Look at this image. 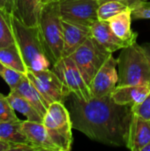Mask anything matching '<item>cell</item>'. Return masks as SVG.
<instances>
[{
	"label": "cell",
	"mask_w": 150,
	"mask_h": 151,
	"mask_svg": "<svg viewBox=\"0 0 150 151\" xmlns=\"http://www.w3.org/2000/svg\"><path fill=\"white\" fill-rule=\"evenodd\" d=\"M37 26L51 65L63 58L64 31L59 1L41 5Z\"/></svg>",
	"instance_id": "obj_3"
},
{
	"label": "cell",
	"mask_w": 150,
	"mask_h": 151,
	"mask_svg": "<svg viewBox=\"0 0 150 151\" xmlns=\"http://www.w3.org/2000/svg\"><path fill=\"white\" fill-rule=\"evenodd\" d=\"M64 31L63 58L71 56L88 37L91 36L90 27L62 19Z\"/></svg>",
	"instance_id": "obj_12"
},
{
	"label": "cell",
	"mask_w": 150,
	"mask_h": 151,
	"mask_svg": "<svg viewBox=\"0 0 150 151\" xmlns=\"http://www.w3.org/2000/svg\"><path fill=\"white\" fill-rule=\"evenodd\" d=\"M40 0H16L13 15L28 26H37L41 8Z\"/></svg>",
	"instance_id": "obj_18"
},
{
	"label": "cell",
	"mask_w": 150,
	"mask_h": 151,
	"mask_svg": "<svg viewBox=\"0 0 150 151\" xmlns=\"http://www.w3.org/2000/svg\"><path fill=\"white\" fill-rule=\"evenodd\" d=\"M149 93L150 84L117 86L111 94V97L118 104L132 107L141 104Z\"/></svg>",
	"instance_id": "obj_15"
},
{
	"label": "cell",
	"mask_w": 150,
	"mask_h": 151,
	"mask_svg": "<svg viewBox=\"0 0 150 151\" xmlns=\"http://www.w3.org/2000/svg\"><path fill=\"white\" fill-rule=\"evenodd\" d=\"M70 115L72 128L90 140L113 147L126 145L133 118L132 107L116 104L111 95L88 101L72 95Z\"/></svg>",
	"instance_id": "obj_1"
},
{
	"label": "cell",
	"mask_w": 150,
	"mask_h": 151,
	"mask_svg": "<svg viewBox=\"0 0 150 151\" xmlns=\"http://www.w3.org/2000/svg\"><path fill=\"white\" fill-rule=\"evenodd\" d=\"M133 19H150V2H141L132 8Z\"/></svg>",
	"instance_id": "obj_27"
},
{
	"label": "cell",
	"mask_w": 150,
	"mask_h": 151,
	"mask_svg": "<svg viewBox=\"0 0 150 151\" xmlns=\"http://www.w3.org/2000/svg\"><path fill=\"white\" fill-rule=\"evenodd\" d=\"M26 76L39 91L49 105L55 102L64 103L68 96L72 95L61 79L52 69L41 71L28 69L26 73Z\"/></svg>",
	"instance_id": "obj_7"
},
{
	"label": "cell",
	"mask_w": 150,
	"mask_h": 151,
	"mask_svg": "<svg viewBox=\"0 0 150 151\" xmlns=\"http://www.w3.org/2000/svg\"><path fill=\"white\" fill-rule=\"evenodd\" d=\"M11 23L16 44L27 70L50 69L51 62L43 46L38 26H28L11 14Z\"/></svg>",
	"instance_id": "obj_2"
},
{
	"label": "cell",
	"mask_w": 150,
	"mask_h": 151,
	"mask_svg": "<svg viewBox=\"0 0 150 151\" xmlns=\"http://www.w3.org/2000/svg\"><path fill=\"white\" fill-rule=\"evenodd\" d=\"M0 151H11V142L0 139Z\"/></svg>",
	"instance_id": "obj_30"
},
{
	"label": "cell",
	"mask_w": 150,
	"mask_h": 151,
	"mask_svg": "<svg viewBox=\"0 0 150 151\" xmlns=\"http://www.w3.org/2000/svg\"><path fill=\"white\" fill-rule=\"evenodd\" d=\"M7 98L12 108L22 115H24L27 120L42 123L43 118L40 115L34 106L26 98L13 92H10L7 96Z\"/></svg>",
	"instance_id": "obj_19"
},
{
	"label": "cell",
	"mask_w": 150,
	"mask_h": 151,
	"mask_svg": "<svg viewBox=\"0 0 150 151\" xmlns=\"http://www.w3.org/2000/svg\"><path fill=\"white\" fill-rule=\"evenodd\" d=\"M43 125L59 151H69L72 144V123L70 111L64 103L55 102L50 104L43 117Z\"/></svg>",
	"instance_id": "obj_5"
},
{
	"label": "cell",
	"mask_w": 150,
	"mask_h": 151,
	"mask_svg": "<svg viewBox=\"0 0 150 151\" xmlns=\"http://www.w3.org/2000/svg\"><path fill=\"white\" fill-rule=\"evenodd\" d=\"M141 47H142V50H143L144 53L146 54L147 58H149L150 62V43L143 44V45H141Z\"/></svg>",
	"instance_id": "obj_32"
},
{
	"label": "cell",
	"mask_w": 150,
	"mask_h": 151,
	"mask_svg": "<svg viewBox=\"0 0 150 151\" xmlns=\"http://www.w3.org/2000/svg\"><path fill=\"white\" fill-rule=\"evenodd\" d=\"M26 74L16 71L0 62V76L9 86L10 90L13 89L24 78Z\"/></svg>",
	"instance_id": "obj_24"
},
{
	"label": "cell",
	"mask_w": 150,
	"mask_h": 151,
	"mask_svg": "<svg viewBox=\"0 0 150 151\" xmlns=\"http://www.w3.org/2000/svg\"><path fill=\"white\" fill-rule=\"evenodd\" d=\"M52 70L61 79L70 93L78 99L88 101L93 98L89 86L70 56L64 57L58 60L52 65Z\"/></svg>",
	"instance_id": "obj_8"
},
{
	"label": "cell",
	"mask_w": 150,
	"mask_h": 151,
	"mask_svg": "<svg viewBox=\"0 0 150 151\" xmlns=\"http://www.w3.org/2000/svg\"><path fill=\"white\" fill-rule=\"evenodd\" d=\"M118 59L111 54L95 75L89 88L93 97L101 98L112 94L118 81Z\"/></svg>",
	"instance_id": "obj_10"
},
{
	"label": "cell",
	"mask_w": 150,
	"mask_h": 151,
	"mask_svg": "<svg viewBox=\"0 0 150 151\" xmlns=\"http://www.w3.org/2000/svg\"><path fill=\"white\" fill-rule=\"evenodd\" d=\"M19 118L15 114V110L10 104L7 96L0 93V122L17 120Z\"/></svg>",
	"instance_id": "obj_25"
},
{
	"label": "cell",
	"mask_w": 150,
	"mask_h": 151,
	"mask_svg": "<svg viewBox=\"0 0 150 151\" xmlns=\"http://www.w3.org/2000/svg\"><path fill=\"white\" fill-rule=\"evenodd\" d=\"M150 142V121L133 114L126 147L132 151H141Z\"/></svg>",
	"instance_id": "obj_14"
},
{
	"label": "cell",
	"mask_w": 150,
	"mask_h": 151,
	"mask_svg": "<svg viewBox=\"0 0 150 151\" xmlns=\"http://www.w3.org/2000/svg\"><path fill=\"white\" fill-rule=\"evenodd\" d=\"M11 14L5 8L0 7V48L16 43L11 23Z\"/></svg>",
	"instance_id": "obj_22"
},
{
	"label": "cell",
	"mask_w": 150,
	"mask_h": 151,
	"mask_svg": "<svg viewBox=\"0 0 150 151\" xmlns=\"http://www.w3.org/2000/svg\"><path fill=\"white\" fill-rule=\"evenodd\" d=\"M141 151H150V142L148 143V144H146V145L142 148Z\"/></svg>",
	"instance_id": "obj_34"
},
{
	"label": "cell",
	"mask_w": 150,
	"mask_h": 151,
	"mask_svg": "<svg viewBox=\"0 0 150 151\" xmlns=\"http://www.w3.org/2000/svg\"><path fill=\"white\" fill-rule=\"evenodd\" d=\"M132 19V9L129 7L108 20L113 33L129 44L137 42L138 36V34L133 32L131 28Z\"/></svg>",
	"instance_id": "obj_16"
},
{
	"label": "cell",
	"mask_w": 150,
	"mask_h": 151,
	"mask_svg": "<svg viewBox=\"0 0 150 151\" xmlns=\"http://www.w3.org/2000/svg\"><path fill=\"white\" fill-rule=\"evenodd\" d=\"M0 7L2 8L6 7V0H0Z\"/></svg>",
	"instance_id": "obj_35"
},
{
	"label": "cell",
	"mask_w": 150,
	"mask_h": 151,
	"mask_svg": "<svg viewBox=\"0 0 150 151\" xmlns=\"http://www.w3.org/2000/svg\"><path fill=\"white\" fill-rule=\"evenodd\" d=\"M22 123L23 120L19 119L8 122H0V139L9 142H28L22 129Z\"/></svg>",
	"instance_id": "obj_21"
},
{
	"label": "cell",
	"mask_w": 150,
	"mask_h": 151,
	"mask_svg": "<svg viewBox=\"0 0 150 151\" xmlns=\"http://www.w3.org/2000/svg\"><path fill=\"white\" fill-rule=\"evenodd\" d=\"M0 62L22 73L26 74L27 72V67L16 43L0 48Z\"/></svg>",
	"instance_id": "obj_20"
},
{
	"label": "cell",
	"mask_w": 150,
	"mask_h": 151,
	"mask_svg": "<svg viewBox=\"0 0 150 151\" xmlns=\"http://www.w3.org/2000/svg\"><path fill=\"white\" fill-rule=\"evenodd\" d=\"M10 92L18 94L29 101L42 118L46 114L47 110L50 106L49 104L45 101V99L42 96V95L26 75L13 89L10 90Z\"/></svg>",
	"instance_id": "obj_17"
},
{
	"label": "cell",
	"mask_w": 150,
	"mask_h": 151,
	"mask_svg": "<svg viewBox=\"0 0 150 151\" xmlns=\"http://www.w3.org/2000/svg\"><path fill=\"white\" fill-rule=\"evenodd\" d=\"M90 29L91 35L111 53L131 45L113 33L108 21L97 19L91 25Z\"/></svg>",
	"instance_id": "obj_13"
},
{
	"label": "cell",
	"mask_w": 150,
	"mask_h": 151,
	"mask_svg": "<svg viewBox=\"0 0 150 151\" xmlns=\"http://www.w3.org/2000/svg\"><path fill=\"white\" fill-rule=\"evenodd\" d=\"M100 4L105 2V1H108V0H98ZM114 1H118V2H120V3H123L125 4H126L127 6H129L131 9L134 6H136L137 4H141V2H144V1H147V0H114Z\"/></svg>",
	"instance_id": "obj_29"
},
{
	"label": "cell",
	"mask_w": 150,
	"mask_h": 151,
	"mask_svg": "<svg viewBox=\"0 0 150 151\" xmlns=\"http://www.w3.org/2000/svg\"><path fill=\"white\" fill-rule=\"evenodd\" d=\"M15 2H16V0H6V7H5V9L11 13H13V12H14Z\"/></svg>",
	"instance_id": "obj_31"
},
{
	"label": "cell",
	"mask_w": 150,
	"mask_h": 151,
	"mask_svg": "<svg viewBox=\"0 0 150 151\" xmlns=\"http://www.w3.org/2000/svg\"><path fill=\"white\" fill-rule=\"evenodd\" d=\"M127 8H129V6L123 3L114 0H108L100 4L97 10V18L99 20L108 21L110 19Z\"/></svg>",
	"instance_id": "obj_23"
},
{
	"label": "cell",
	"mask_w": 150,
	"mask_h": 151,
	"mask_svg": "<svg viewBox=\"0 0 150 151\" xmlns=\"http://www.w3.org/2000/svg\"><path fill=\"white\" fill-rule=\"evenodd\" d=\"M132 111L137 117L150 121V93L141 104L132 106Z\"/></svg>",
	"instance_id": "obj_26"
},
{
	"label": "cell",
	"mask_w": 150,
	"mask_h": 151,
	"mask_svg": "<svg viewBox=\"0 0 150 151\" xmlns=\"http://www.w3.org/2000/svg\"><path fill=\"white\" fill-rule=\"evenodd\" d=\"M118 67V86L150 84V62L137 42L121 50Z\"/></svg>",
	"instance_id": "obj_4"
},
{
	"label": "cell",
	"mask_w": 150,
	"mask_h": 151,
	"mask_svg": "<svg viewBox=\"0 0 150 151\" xmlns=\"http://www.w3.org/2000/svg\"><path fill=\"white\" fill-rule=\"evenodd\" d=\"M111 54L91 35L70 57L90 86L95 75Z\"/></svg>",
	"instance_id": "obj_6"
},
{
	"label": "cell",
	"mask_w": 150,
	"mask_h": 151,
	"mask_svg": "<svg viewBox=\"0 0 150 151\" xmlns=\"http://www.w3.org/2000/svg\"><path fill=\"white\" fill-rule=\"evenodd\" d=\"M11 150L37 151V150L28 142H11Z\"/></svg>",
	"instance_id": "obj_28"
},
{
	"label": "cell",
	"mask_w": 150,
	"mask_h": 151,
	"mask_svg": "<svg viewBox=\"0 0 150 151\" xmlns=\"http://www.w3.org/2000/svg\"><path fill=\"white\" fill-rule=\"evenodd\" d=\"M55 1H59V0H40V3L41 4H48V3H51Z\"/></svg>",
	"instance_id": "obj_33"
},
{
	"label": "cell",
	"mask_w": 150,
	"mask_h": 151,
	"mask_svg": "<svg viewBox=\"0 0 150 151\" xmlns=\"http://www.w3.org/2000/svg\"><path fill=\"white\" fill-rule=\"evenodd\" d=\"M98 0H59L60 14L63 20L91 27L98 19Z\"/></svg>",
	"instance_id": "obj_9"
},
{
	"label": "cell",
	"mask_w": 150,
	"mask_h": 151,
	"mask_svg": "<svg viewBox=\"0 0 150 151\" xmlns=\"http://www.w3.org/2000/svg\"><path fill=\"white\" fill-rule=\"evenodd\" d=\"M23 132L30 144L36 148L37 151H59L53 142L50 133L43 123L23 120Z\"/></svg>",
	"instance_id": "obj_11"
}]
</instances>
